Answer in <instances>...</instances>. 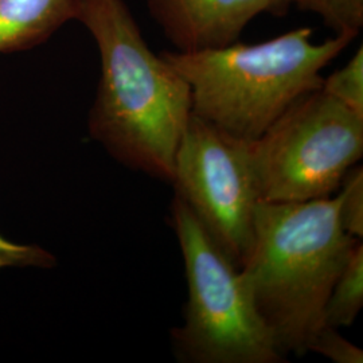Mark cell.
Masks as SVG:
<instances>
[{
    "label": "cell",
    "instance_id": "obj_1",
    "mask_svg": "<svg viewBox=\"0 0 363 363\" xmlns=\"http://www.w3.org/2000/svg\"><path fill=\"white\" fill-rule=\"evenodd\" d=\"M77 21L91 31L101 58L91 138L121 164L171 183L193 113L190 85L151 52L124 0H81Z\"/></svg>",
    "mask_w": 363,
    "mask_h": 363
},
{
    "label": "cell",
    "instance_id": "obj_2",
    "mask_svg": "<svg viewBox=\"0 0 363 363\" xmlns=\"http://www.w3.org/2000/svg\"><path fill=\"white\" fill-rule=\"evenodd\" d=\"M358 241L340 225L337 193L307 202H259L253 244L240 272L286 357L308 352L325 325L331 288Z\"/></svg>",
    "mask_w": 363,
    "mask_h": 363
},
{
    "label": "cell",
    "instance_id": "obj_3",
    "mask_svg": "<svg viewBox=\"0 0 363 363\" xmlns=\"http://www.w3.org/2000/svg\"><path fill=\"white\" fill-rule=\"evenodd\" d=\"M315 43L301 27L280 37L199 52H160L191 89L193 113L240 140H256L301 96L322 88V69L351 43Z\"/></svg>",
    "mask_w": 363,
    "mask_h": 363
},
{
    "label": "cell",
    "instance_id": "obj_4",
    "mask_svg": "<svg viewBox=\"0 0 363 363\" xmlns=\"http://www.w3.org/2000/svg\"><path fill=\"white\" fill-rule=\"evenodd\" d=\"M169 210L187 281L183 323L171 330L175 358L183 363L286 362L240 268L178 196Z\"/></svg>",
    "mask_w": 363,
    "mask_h": 363
},
{
    "label": "cell",
    "instance_id": "obj_5",
    "mask_svg": "<svg viewBox=\"0 0 363 363\" xmlns=\"http://www.w3.org/2000/svg\"><path fill=\"white\" fill-rule=\"evenodd\" d=\"M247 154L259 202L328 198L362 157L363 117L318 89L247 142Z\"/></svg>",
    "mask_w": 363,
    "mask_h": 363
},
{
    "label": "cell",
    "instance_id": "obj_6",
    "mask_svg": "<svg viewBox=\"0 0 363 363\" xmlns=\"http://www.w3.org/2000/svg\"><path fill=\"white\" fill-rule=\"evenodd\" d=\"M171 184L175 196L241 268L253 244L259 202L247 142L191 113L177 151Z\"/></svg>",
    "mask_w": 363,
    "mask_h": 363
},
{
    "label": "cell",
    "instance_id": "obj_7",
    "mask_svg": "<svg viewBox=\"0 0 363 363\" xmlns=\"http://www.w3.org/2000/svg\"><path fill=\"white\" fill-rule=\"evenodd\" d=\"M292 0H148L164 35L190 52L232 45L257 15L284 13Z\"/></svg>",
    "mask_w": 363,
    "mask_h": 363
},
{
    "label": "cell",
    "instance_id": "obj_8",
    "mask_svg": "<svg viewBox=\"0 0 363 363\" xmlns=\"http://www.w3.org/2000/svg\"><path fill=\"white\" fill-rule=\"evenodd\" d=\"M81 0H0V52L38 46L72 19Z\"/></svg>",
    "mask_w": 363,
    "mask_h": 363
},
{
    "label": "cell",
    "instance_id": "obj_9",
    "mask_svg": "<svg viewBox=\"0 0 363 363\" xmlns=\"http://www.w3.org/2000/svg\"><path fill=\"white\" fill-rule=\"evenodd\" d=\"M363 307L362 240L352 249L346 265L331 288L325 310V325L350 327Z\"/></svg>",
    "mask_w": 363,
    "mask_h": 363
},
{
    "label": "cell",
    "instance_id": "obj_10",
    "mask_svg": "<svg viewBox=\"0 0 363 363\" xmlns=\"http://www.w3.org/2000/svg\"><path fill=\"white\" fill-rule=\"evenodd\" d=\"M303 11L316 13L337 35L357 38L363 26V0H292Z\"/></svg>",
    "mask_w": 363,
    "mask_h": 363
},
{
    "label": "cell",
    "instance_id": "obj_11",
    "mask_svg": "<svg viewBox=\"0 0 363 363\" xmlns=\"http://www.w3.org/2000/svg\"><path fill=\"white\" fill-rule=\"evenodd\" d=\"M320 89L358 116L363 117L362 46H359L350 61L342 69L323 78Z\"/></svg>",
    "mask_w": 363,
    "mask_h": 363
},
{
    "label": "cell",
    "instance_id": "obj_12",
    "mask_svg": "<svg viewBox=\"0 0 363 363\" xmlns=\"http://www.w3.org/2000/svg\"><path fill=\"white\" fill-rule=\"evenodd\" d=\"M339 196V220L346 233L357 238H363V169L352 166L345 175Z\"/></svg>",
    "mask_w": 363,
    "mask_h": 363
},
{
    "label": "cell",
    "instance_id": "obj_13",
    "mask_svg": "<svg viewBox=\"0 0 363 363\" xmlns=\"http://www.w3.org/2000/svg\"><path fill=\"white\" fill-rule=\"evenodd\" d=\"M316 352L334 363H362L363 350L342 337L339 330L323 325L312 337L308 352Z\"/></svg>",
    "mask_w": 363,
    "mask_h": 363
},
{
    "label": "cell",
    "instance_id": "obj_14",
    "mask_svg": "<svg viewBox=\"0 0 363 363\" xmlns=\"http://www.w3.org/2000/svg\"><path fill=\"white\" fill-rule=\"evenodd\" d=\"M55 257L38 245H23L9 241L0 234V269L4 267L52 268Z\"/></svg>",
    "mask_w": 363,
    "mask_h": 363
}]
</instances>
